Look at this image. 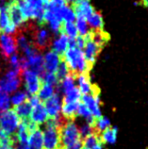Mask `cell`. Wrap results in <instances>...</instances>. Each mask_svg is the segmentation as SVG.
Masks as SVG:
<instances>
[{
    "label": "cell",
    "mask_w": 148,
    "mask_h": 149,
    "mask_svg": "<svg viewBox=\"0 0 148 149\" xmlns=\"http://www.w3.org/2000/svg\"><path fill=\"white\" fill-rule=\"evenodd\" d=\"M60 142L63 148H70L81 142V136L74 121H66L60 127Z\"/></svg>",
    "instance_id": "obj_3"
},
{
    "label": "cell",
    "mask_w": 148,
    "mask_h": 149,
    "mask_svg": "<svg viewBox=\"0 0 148 149\" xmlns=\"http://www.w3.org/2000/svg\"><path fill=\"white\" fill-rule=\"evenodd\" d=\"M19 125H20V119L13 109H7L4 112H1L0 114V130L5 135H13Z\"/></svg>",
    "instance_id": "obj_5"
},
{
    "label": "cell",
    "mask_w": 148,
    "mask_h": 149,
    "mask_svg": "<svg viewBox=\"0 0 148 149\" xmlns=\"http://www.w3.org/2000/svg\"><path fill=\"white\" fill-rule=\"evenodd\" d=\"M0 31H1V29H0Z\"/></svg>",
    "instance_id": "obj_36"
},
{
    "label": "cell",
    "mask_w": 148,
    "mask_h": 149,
    "mask_svg": "<svg viewBox=\"0 0 148 149\" xmlns=\"http://www.w3.org/2000/svg\"><path fill=\"white\" fill-rule=\"evenodd\" d=\"M76 79H77V81H79V90L83 95H100V89L97 85L92 83L91 79H90V76L88 74H80L76 77Z\"/></svg>",
    "instance_id": "obj_9"
},
{
    "label": "cell",
    "mask_w": 148,
    "mask_h": 149,
    "mask_svg": "<svg viewBox=\"0 0 148 149\" xmlns=\"http://www.w3.org/2000/svg\"><path fill=\"white\" fill-rule=\"evenodd\" d=\"M13 109L14 111V112L16 113V115L19 117V119L21 121H26L29 119L31 111H32V107H31V105L29 104V102L26 100L24 103H22L18 106H15Z\"/></svg>",
    "instance_id": "obj_19"
},
{
    "label": "cell",
    "mask_w": 148,
    "mask_h": 149,
    "mask_svg": "<svg viewBox=\"0 0 148 149\" xmlns=\"http://www.w3.org/2000/svg\"><path fill=\"white\" fill-rule=\"evenodd\" d=\"M70 71H69V68L67 64H66L65 61L63 60V58H60V63L58 65V68H57V71H56V77H57V79L58 82H60L62 79H64L69 74Z\"/></svg>",
    "instance_id": "obj_25"
},
{
    "label": "cell",
    "mask_w": 148,
    "mask_h": 149,
    "mask_svg": "<svg viewBox=\"0 0 148 149\" xmlns=\"http://www.w3.org/2000/svg\"><path fill=\"white\" fill-rule=\"evenodd\" d=\"M100 138L102 143H114L117 138V128L116 127H108L106 130H104L102 133H100Z\"/></svg>",
    "instance_id": "obj_22"
},
{
    "label": "cell",
    "mask_w": 148,
    "mask_h": 149,
    "mask_svg": "<svg viewBox=\"0 0 148 149\" xmlns=\"http://www.w3.org/2000/svg\"><path fill=\"white\" fill-rule=\"evenodd\" d=\"M28 98V93L26 92H23V91H19L17 93H15L14 95L11 97V103L14 106H18L22 103H24L25 101H26Z\"/></svg>",
    "instance_id": "obj_29"
},
{
    "label": "cell",
    "mask_w": 148,
    "mask_h": 149,
    "mask_svg": "<svg viewBox=\"0 0 148 149\" xmlns=\"http://www.w3.org/2000/svg\"><path fill=\"white\" fill-rule=\"evenodd\" d=\"M42 143H44V136L40 128L31 132L28 138V146L31 149H42Z\"/></svg>",
    "instance_id": "obj_18"
},
{
    "label": "cell",
    "mask_w": 148,
    "mask_h": 149,
    "mask_svg": "<svg viewBox=\"0 0 148 149\" xmlns=\"http://www.w3.org/2000/svg\"><path fill=\"white\" fill-rule=\"evenodd\" d=\"M110 127V122L107 117H103L101 116L99 118H97L95 120L94 123V127H93V129L94 131H96L97 133H102L104 130H106L107 128Z\"/></svg>",
    "instance_id": "obj_27"
},
{
    "label": "cell",
    "mask_w": 148,
    "mask_h": 149,
    "mask_svg": "<svg viewBox=\"0 0 148 149\" xmlns=\"http://www.w3.org/2000/svg\"><path fill=\"white\" fill-rule=\"evenodd\" d=\"M75 0H64L65 4H67V5H69V4H72Z\"/></svg>",
    "instance_id": "obj_33"
},
{
    "label": "cell",
    "mask_w": 148,
    "mask_h": 149,
    "mask_svg": "<svg viewBox=\"0 0 148 149\" xmlns=\"http://www.w3.org/2000/svg\"><path fill=\"white\" fill-rule=\"evenodd\" d=\"M84 38L85 40V46H84V57L85 60L88 61L90 65H93L96 61L97 57L99 56V54L102 50L103 46L97 44L92 39L91 36V31L86 35Z\"/></svg>",
    "instance_id": "obj_6"
},
{
    "label": "cell",
    "mask_w": 148,
    "mask_h": 149,
    "mask_svg": "<svg viewBox=\"0 0 148 149\" xmlns=\"http://www.w3.org/2000/svg\"><path fill=\"white\" fill-rule=\"evenodd\" d=\"M47 118H48L47 112H46L45 108L42 103H40L39 105H37L36 107L32 108L29 119L32 121L33 123H35L37 125H42L46 122Z\"/></svg>",
    "instance_id": "obj_14"
},
{
    "label": "cell",
    "mask_w": 148,
    "mask_h": 149,
    "mask_svg": "<svg viewBox=\"0 0 148 149\" xmlns=\"http://www.w3.org/2000/svg\"><path fill=\"white\" fill-rule=\"evenodd\" d=\"M44 108L47 112L48 118H57L60 115L61 109V99L59 93H55L50 98L44 101Z\"/></svg>",
    "instance_id": "obj_11"
},
{
    "label": "cell",
    "mask_w": 148,
    "mask_h": 149,
    "mask_svg": "<svg viewBox=\"0 0 148 149\" xmlns=\"http://www.w3.org/2000/svg\"><path fill=\"white\" fill-rule=\"evenodd\" d=\"M60 58L53 50H49L44 57V65L46 73H56L58 65L60 63Z\"/></svg>",
    "instance_id": "obj_13"
},
{
    "label": "cell",
    "mask_w": 148,
    "mask_h": 149,
    "mask_svg": "<svg viewBox=\"0 0 148 149\" xmlns=\"http://www.w3.org/2000/svg\"><path fill=\"white\" fill-rule=\"evenodd\" d=\"M81 149H88V148H85V147H83V146H82V148H81Z\"/></svg>",
    "instance_id": "obj_34"
},
{
    "label": "cell",
    "mask_w": 148,
    "mask_h": 149,
    "mask_svg": "<svg viewBox=\"0 0 148 149\" xmlns=\"http://www.w3.org/2000/svg\"><path fill=\"white\" fill-rule=\"evenodd\" d=\"M81 98V93L77 87L73 88L68 93H64L63 98L61 99V103H73V102H79Z\"/></svg>",
    "instance_id": "obj_23"
},
{
    "label": "cell",
    "mask_w": 148,
    "mask_h": 149,
    "mask_svg": "<svg viewBox=\"0 0 148 149\" xmlns=\"http://www.w3.org/2000/svg\"><path fill=\"white\" fill-rule=\"evenodd\" d=\"M54 92H55V89L53 86L42 82L40 91L38 92V97L40 98V100L45 101L54 95Z\"/></svg>",
    "instance_id": "obj_24"
},
{
    "label": "cell",
    "mask_w": 148,
    "mask_h": 149,
    "mask_svg": "<svg viewBox=\"0 0 148 149\" xmlns=\"http://www.w3.org/2000/svg\"><path fill=\"white\" fill-rule=\"evenodd\" d=\"M18 53L16 39L14 35L0 34V55L4 60L9 61L11 55Z\"/></svg>",
    "instance_id": "obj_7"
},
{
    "label": "cell",
    "mask_w": 148,
    "mask_h": 149,
    "mask_svg": "<svg viewBox=\"0 0 148 149\" xmlns=\"http://www.w3.org/2000/svg\"><path fill=\"white\" fill-rule=\"evenodd\" d=\"M62 58L68 66L70 74H72L76 78L80 74H89L92 68V66L85 60L82 50L79 48H68Z\"/></svg>",
    "instance_id": "obj_1"
},
{
    "label": "cell",
    "mask_w": 148,
    "mask_h": 149,
    "mask_svg": "<svg viewBox=\"0 0 148 149\" xmlns=\"http://www.w3.org/2000/svg\"><path fill=\"white\" fill-rule=\"evenodd\" d=\"M79 102H73V103H62L61 106V115L67 121H74L77 116V109H79Z\"/></svg>",
    "instance_id": "obj_15"
},
{
    "label": "cell",
    "mask_w": 148,
    "mask_h": 149,
    "mask_svg": "<svg viewBox=\"0 0 148 149\" xmlns=\"http://www.w3.org/2000/svg\"><path fill=\"white\" fill-rule=\"evenodd\" d=\"M102 143L100 138V133L93 131L92 134L88 135L86 138H84V142L82 143V146L88 149H92L95 147L97 144ZM103 144V143H102Z\"/></svg>",
    "instance_id": "obj_21"
},
{
    "label": "cell",
    "mask_w": 148,
    "mask_h": 149,
    "mask_svg": "<svg viewBox=\"0 0 148 149\" xmlns=\"http://www.w3.org/2000/svg\"><path fill=\"white\" fill-rule=\"evenodd\" d=\"M76 26L77 29V32H79V36L85 37L91 31L88 26L87 20L83 17H76Z\"/></svg>",
    "instance_id": "obj_26"
},
{
    "label": "cell",
    "mask_w": 148,
    "mask_h": 149,
    "mask_svg": "<svg viewBox=\"0 0 148 149\" xmlns=\"http://www.w3.org/2000/svg\"><path fill=\"white\" fill-rule=\"evenodd\" d=\"M23 78L25 79V88L30 95H36L40 91L42 82L41 78L34 72L26 70L23 73Z\"/></svg>",
    "instance_id": "obj_8"
},
{
    "label": "cell",
    "mask_w": 148,
    "mask_h": 149,
    "mask_svg": "<svg viewBox=\"0 0 148 149\" xmlns=\"http://www.w3.org/2000/svg\"><path fill=\"white\" fill-rule=\"evenodd\" d=\"M82 102L86 106L87 109L92 113V115L94 118H99L101 117L100 111V97L99 95H85L82 96Z\"/></svg>",
    "instance_id": "obj_12"
},
{
    "label": "cell",
    "mask_w": 148,
    "mask_h": 149,
    "mask_svg": "<svg viewBox=\"0 0 148 149\" xmlns=\"http://www.w3.org/2000/svg\"><path fill=\"white\" fill-rule=\"evenodd\" d=\"M60 116V115H59ZM57 118H47L42 136V149H62L60 135V120Z\"/></svg>",
    "instance_id": "obj_2"
},
{
    "label": "cell",
    "mask_w": 148,
    "mask_h": 149,
    "mask_svg": "<svg viewBox=\"0 0 148 149\" xmlns=\"http://www.w3.org/2000/svg\"><path fill=\"white\" fill-rule=\"evenodd\" d=\"M92 149H105V148L103 147V144L102 143H99V144H97L95 147H93Z\"/></svg>",
    "instance_id": "obj_31"
},
{
    "label": "cell",
    "mask_w": 148,
    "mask_h": 149,
    "mask_svg": "<svg viewBox=\"0 0 148 149\" xmlns=\"http://www.w3.org/2000/svg\"><path fill=\"white\" fill-rule=\"evenodd\" d=\"M89 27L92 31H103L104 30V21L103 17L99 11L94 10L92 15L87 19Z\"/></svg>",
    "instance_id": "obj_17"
},
{
    "label": "cell",
    "mask_w": 148,
    "mask_h": 149,
    "mask_svg": "<svg viewBox=\"0 0 148 149\" xmlns=\"http://www.w3.org/2000/svg\"><path fill=\"white\" fill-rule=\"evenodd\" d=\"M23 79V73L19 69L10 68L0 79V92L6 93H13L20 87Z\"/></svg>",
    "instance_id": "obj_4"
},
{
    "label": "cell",
    "mask_w": 148,
    "mask_h": 149,
    "mask_svg": "<svg viewBox=\"0 0 148 149\" xmlns=\"http://www.w3.org/2000/svg\"><path fill=\"white\" fill-rule=\"evenodd\" d=\"M52 45L54 52H56L60 57H62L68 47V37L64 33H60L59 37L53 40Z\"/></svg>",
    "instance_id": "obj_16"
},
{
    "label": "cell",
    "mask_w": 148,
    "mask_h": 149,
    "mask_svg": "<svg viewBox=\"0 0 148 149\" xmlns=\"http://www.w3.org/2000/svg\"><path fill=\"white\" fill-rule=\"evenodd\" d=\"M60 33H64L68 38H76L79 36L77 29L74 22H61Z\"/></svg>",
    "instance_id": "obj_20"
},
{
    "label": "cell",
    "mask_w": 148,
    "mask_h": 149,
    "mask_svg": "<svg viewBox=\"0 0 148 149\" xmlns=\"http://www.w3.org/2000/svg\"><path fill=\"white\" fill-rule=\"evenodd\" d=\"M62 149H67V148H62Z\"/></svg>",
    "instance_id": "obj_35"
},
{
    "label": "cell",
    "mask_w": 148,
    "mask_h": 149,
    "mask_svg": "<svg viewBox=\"0 0 148 149\" xmlns=\"http://www.w3.org/2000/svg\"><path fill=\"white\" fill-rule=\"evenodd\" d=\"M10 17L8 13L7 5L0 6V29L4 30V29L8 26L10 23Z\"/></svg>",
    "instance_id": "obj_28"
},
{
    "label": "cell",
    "mask_w": 148,
    "mask_h": 149,
    "mask_svg": "<svg viewBox=\"0 0 148 149\" xmlns=\"http://www.w3.org/2000/svg\"><path fill=\"white\" fill-rule=\"evenodd\" d=\"M7 10H8V13H9L10 20L16 26L17 29L24 26L28 22V19L24 16V14H23L20 7H19V4L17 2L10 1L9 5H7Z\"/></svg>",
    "instance_id": "obj_10"
},
{
    "label": "cell",
    "mask_w": 148,
    "mask_h": 149,
    "mask_svg": "<svg viewBox=\"0 0 148 149\" xmlns=\"http://www.w3.org/2000/svg\"><path fill=\"white\" fill-rule=\"evenodd\" d=\"M141 3L142 4L143 6L148 7V0H141Z\"/></svg>",
    "instance_id": "obj_32"
},
{
    "label": "cell",
    "mask_w": 148,
    "mask_h": 149,
    "mask_svg": "<svg viewBox=\"0 0 148 149\" xmlns=\"http://www.w3.org/2000/svg\"><path fill=\"white\" fill-rule=\"evenodd\" d=\"M10 107V96L8 93L0 92V112H4Z\"/></svg>",
    "instance_id": "obj_30"
}]
</instances>
